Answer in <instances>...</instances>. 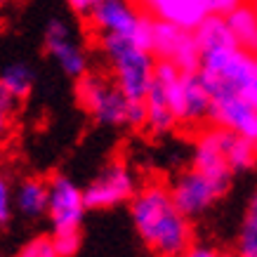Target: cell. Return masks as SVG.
<instances>
[{"instance_id":"cell-6","label":"cell","mask_w":257,"mask_h":257,"mask_svg":"<svg viewBox=\"0 0 257 257\" xmlns=\"http://www.w3.org/2000/svg\"><path fill=\"white\" fill-rule=\"evenodd\" d=\"M76 97L87 116L99 125H127L130 99L113 78L101 73H85L76 83Z\"/></svg>"},{"instance_id":"cell-23","label":"cell","mask_w":257,"mask_h":257,"mask_svg":"<svg viewBox=\"0 0 257 257\" xmlns=\"http://www.w3.org/2000/svg\"><path fill=\"white\" fill-rule=\"evenodd\" d=\"M15 210V201H12V187H10L8 177L0 170V226H5L12 219Z\"/></svg>"},{"instance_id":"cell-9","label":"cell","mask_w":257,"mask_h":257,"mask_svg":"<svg viewBox=\"0 0 257 257\" xmlns=\"http://www.w3.org/2000/svg\"><path fill=\"white\" fill-rule=\"evenodd\" d=\"M151 52L158 62H170L182 71H198L201 50L194 31L179 29L175 24L154 19L151 26Z\"/></svg>"},{"instance_id":"cell-11","label":"cell","mask_w":257,"mask_h":257,"mask_svg":"<svg viewBox=\"0 0 257 257\" xmlns=\"http://www.w3.org/2000/svg\"><path fill=\"white\" fill-rule=\"evenodd\" d=\"M229 144H231V133L224 127L212 125L208 130H203L194 142L191 168L217 179H224V182H231L234 170H231V161H229Z\"/></svg>"},{"instance_id":"cell-10","label":"cell","mask_w":257,"mask_h":257,"mask_svg":"<svg viewBox=\"0 0 257 257\" xmlns=\"http://www.w3.org/2000/svg\"><path fill=\"white\" fill-rule=\"evenodd\" d=\"M47 184H50L47 217L52 222V234L80 231V224H83V217L87 210L85 189H80L66 175H55V177L47 179Z\"/></svg>"},{"instance_id":"cell-20","label":"cell","mask_w":257,"mask_h":257,"mask_svg":"<svg viewBox=\"0 0 257 257\" xmlns=\"http://www.w3.org/2000/svg\"><path fill=\"white\" fill-rule=\"evenodd\" d=\"M15 257H59V252L55 248L52 236H36L29 243H24Z\"/></svg>"},{"instance_id":"cell-4","label":"cell","mask_w":257,"mask_h":257,"mask_svg":"<svg viewBox=\"0 0 257 257\" xmlns=\"http://www.w3.org/2000/svg\"><path fill=\"white\" fill-rule=\"evenodd\" d=\"M154 83L163 90L177 123L201 125L210 120V92L198 71H182L170 62H158Z\"/></svg>"},{"instance_id":"cell-19","label":"cell","mask_w":257,"mask_h":257,"mask_svg":"<svg viewBox=\"0 0 257 257\" xmlns=\"http://www.w3.org/2000/svg\"><path fill=\"white\" fill-rule=\"evenodd\" d=\"M33 83H36V73L31 71V66L26 64H10L8 69L3 71L0 76V85L5 87L15 99H24L29 97V92L33 90Z\"/></svg>"},{"instance_id":"cell-24","label":"cell","mask_w":257,"mask_h":257,"mask_svg":"<svg viewBox=\"0 0 257 257\" xmlns=\"http://www.w3.org/2000/svg\"><path fill=\"white\" fill-rule=\"evenodd\" d=\"M205 10H208V15H217V17H226L229 12H234L236 8H241L250 0H201Z\"/></svg>"},{"instance_id":"cell-8","label":"cell","mask_w":257,"mask_h":257,"mask_svg":"<svg viewBox=\"0 0 257 257\" xmlns=\"http://www.w3.org/2000/svg\"><path fill=\"white\" fill-rule=\"evenodd\" d=\"M137 177L123 161H111L85 187L87 210H106L133 201L137 194Z\"/></svg>"},{"instance_id":"cell-7","label":"cell","mask_w":257,"mask_h":257,"mask_svg":"<svg viewBox=\"0 0 257 257\" xmlns=\"http://www.w3.org/2000/svg\"><path fill=\"white\" fill-rule=\"evenodd\" d=\"M229 187H231V182L205 175V172L189 165L187 170H182L177 177L172 179L170 194L179 210L184 212L187 217L194 219L205 215L210 208H215V203L229 191Z\"/></svg>"},{"instance_id":"cell-28","label":"cell","mask_w":257,"mask_h":257,"mask_svg":"<svg viewBox=\"0 0 257 257\" xmlns=\"http://www.w3.org/2000/svg\"><path fill=\"white\" fill-rule=\"evenodd\" d=\"M3 3H8V0H0V5H3Z\"/></svg>"},{"instance_id":"cell-13","label":"cell","mask_w":257,"mask_h":257,"mask_svg":"<svg viewBox=\"0 0 257 257\" xmlns=\"http://www.w3.org/2000/svg\"><path fill=\"white\" fill-rule=\"evenodd\" d=\"M142 5L151 19L175 24L187 31H196L210 17L201 0H142Z\"/></svg>"},{"instance_id":"cell-18","label":"cell","mask_w":257,"mask_h":257,"mask_svg":"<svg viewBox=\"0 0 257 257\" xmlns=\"http://www.w3.org/2000/svg\"><path fill=\"white\" fill-rule=\"evenodd\" d=\"M194 36H196V43H198L201 55H205V52H215V50H222V47L236 45L234 36H231V31H229L226 19L224 17H217V15L208 17V19H205V22L194 31Z\"/></svg>"},{"instance_id":"cell-5","label":"cell","mask_w":257,"mask_h":257,"mask_svg":"<svg viewBox=\"0 0 257 257\" xmlns=\"http://www.w3.org/2000/svg\"><path fill=\"white\" fill-rule=\"evenodd\" d=\"M87 22L97 38H106V36L137 38L151 50L154 19L144 10H140L135 0H101L90 12Z\"/></svg>"},{"instance_id":"cell-3","label":"cell","mask_w":257,"mask_h":257,"mask_svg":"<svg viewBox=\"0 0 257 257\" xmlns=\"http://www.w3.org/2000/svg\"><path fill=\"white\" fill-rule=\"evenodd\" d=\"M99 50L109 64L111 78L125 92L130 101H144L154 87L156 73V55L142 40L125 36H106L97 38Z\"/></svg>"},{"instance_id":"cell-17","label":"cell","mask_w":257,"mask_h":257,"mask_svg":"<svg viewBox=\"0 0 257 257\" xmlns=\"http://www.w3.org/2000/svg\"><path fill=\"white\" fill-rule=\"evenodd\" d=\"M236 257H257V189L250 194L245 208H243L238 231L234 243Z\"/></svg>"},{"instance_id":"cell-1","label":"cell","mask_w":257,"mask_h":257,"mask_svg":"<svg viewBox=\"0 0 257 257\" xmlns=\"http://www.w3.org/2000/svg\"><path fill=\"white\" fill-rule=\"evenodd\" d=\"M198 73L210 92V123L257 147V52L238 45L205 52Z\"/></svg>"},{"instance_id":"cell-27","label":"cell","mask_w":257,"mask_h":257,"mask_svg":"<svg viewBox=\"0 0 257 257\" xmlns=\"http://www.w3.org/2000/svg\"><path fill=\"white\" fill-rule=\"evenodd\" d=\"M250 3H252V8H255V10H257V0H250Z\"/></svg>"},{"instance_id":"cell-26","label":"cell","mask_w":257,"mask_h":257,"mask_svg":"<svg viewBox=\"0 0 257 257\" xmlns=\"http://www.w3.org/2000/svg\"><path fill=\"white\" fill-rule=\"evenodd\" d=\"M99 3L101 0H66V5H69L78 17H85V19L90 17V12H92Z\"/></svg>"},{"instance_id":"cell-12","label":"cell","mask_w":257,"mask_h":257,"mask_svg":"<svg viewBox=\"0 0 257 257\" xmlns=\"http://www.w3.org/2000/svg\"><path fill=\"white\" fill-rule=\"evenodd\" d=\"M45 52L57 64L59 69L71 76V78H80L87 73V55L83 45L73 38V31L69 29V24L62 19H50L45 26Z\"/></svg>"},{"instance_id":"cell-22","label":"cell","mask_w":257,"mask_h":257,"mask_svg":"<svg viewBox=\"0 0 257 257\" xmlns=\"http://www.w3.org/2000/svg\"><path fill=\"white\" fill-rule=\"evenodd\" d=\"M17 101L12 94L0 85V140L10 133V125H12V116H15V109H17Z\"/></svg>"},{"instance_id":"cell-14","label":"cell","mask_w":257,"mask_h":257,"mask_svg":"<svg viewBox=\"0 0 257 257\" xmlns=\"http://www.w3.org/2000/svg\"><path fill=\"white\" fill-rule=\"evenodd\" d=\"M50 205V184L38 177L22 179L15 189V210L26 219H38L47 215Z\"/></svg>"},{"instance_id":"cell-25","label":"cell","mask_w":257,"mask_h":257,"mask_svg":"<svg viewBox=\"0 0 257 257\" xmlns=\"http://www.w3.org/2000/svg\"><path fill=\"white\" fill-rule=\"evenodd\" d=\"M182 257H226L222 250H217L215 245H205V243H194L191 248L184 252Z\"/></svg>"},{"instance_id":"cell-21","label":"cell","mask_w":257,"mask_h":257,"mask_svg":"<svg viewBox=\"0 0 257 257\" xmlns=\"http://www.w3.org/2000/svg\"><path fill=\"white\" fill-rule=\"evenodd\" d=\"M59 257H73L80 248V231H57L52 234Z\"/></svg>"},{"instance_id":"cell-15","label":"cell","mask_w":257,"mask_h":257,"mask_svg":"<svg viewBox=\"0 0 257 257\" xmlns=\"http://www.w3.org/2000/svg\"><path fill=\"white\" fill-rule=\"evenodd\" d=\"M144 109H147V123H144V127H147L151 135H156V137L168 135L172 127L177 125V118L172 113L163 90H161L156 83H154L151 92H149L147 99H144Z\"/></svg>"},{"instance_id":"cell-16","label":"cell","mask_w":257,"mask_h":257,"mask_svg":"<svg viewBox=\"0 0 257 257\" xmlns=\"http://www.w3.org/2000/svg\"><path fill=\"white\" fill-rule=\"evenodd\" d=\"M224 19L229 24V31L234 36L236 45L250 50V52H257V10L252 8V3L236 8Z\"/></svg>"},{"instance_id":"cell-2","label":"cell","mask_w":257,"mask_h":257,"mask_svg":"<svg viewBox=\"0 0 257 257\" xmlns=\"http://www.w3.org/2000/svg\"><path fill=\"white\" fill-rule=\"evenodd\" d=\"M130 217L135 231L158 257H182L194 245L191 217L177 208L170 187L149 182L130 201Z\"/></svg>"}]
</instances>
